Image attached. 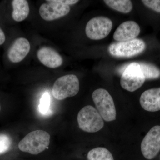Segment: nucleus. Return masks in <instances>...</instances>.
<instances>
[{"label":"nucleus","instance_id":"obj_17","mask_svg":"<svg viewBox=\"0 0 160 160\" xmlns=\"http://www.w3.org/2000/svg\"><path fill=\"white\" fill-rule=\"evenodd\" d=\"M138 63L146 80L156 79L160 77V70L157 66L150 63Z\"/></svg>","mask_w":160,"mask_h":160},{"label":"nucleus","instance_id":"obj_19","mask_svg":"<svg viewBox=\"0 0 160 160\" xmlns=\"http://www.w3.org/2000/svg\"><path fill=\"white\" fill-rule=\"evenodd\" d=\"M11 144V139L9 136L5 134H0V154L9 150Z\"/></svg>","mask_w":160,"mask_h":160},{"label":"nucleus","instance_id":"obj_6","mask_svg":"<svg viewBox=\"0 0 160 160\" xmlns=\"http://www.w3.org/2000/svg\"><path fill=\"white\" fill-rule=\"evenodd\" d=\"M146 81L139 64L130 63L126 67L121 76L120 83L123 89L134 92L140 88Z\"/></svg>","mask_w":160,"mask_h":160},{"label":"nucleus","instance_id":"obj_9","mask_svg":"<svg viewBox=\"0 0 160 160\" xmlns=\"http://www.w3.org/2000/svg\"><path fill=\"white\" fill-rule=\"evenodd\" d=\"M40 6L39 14L43 20L52 21L62 18L69 13L70 8L69 6L58 2L57 0L46 1Z\"/></svg>","mask_w":160,"mask_h":160},{"label":"nucleus","instance_id":"obj_18","mask_svg":"<svg viewBox=\"0 0 160 160\" xmlns=\"http://www.w3.org/2000/svg\"><path fill=\"white\" fill-rule=\"evenodd\" d=\"M50 103V95L49 92H45L40 100L38 108L40 113L44 115L49 114Z\"/></svg>","mask_w":160,"mask_h":160},{"label":"nucleus","instance_id":"obj_2","mask_svg":"<svg viewBox=\"0 0 160 160\" xmlns=\"http://www.w3.org/2000/svg\"><path fill=\"white\" fill-rule=\"evenodd\" d=\"M92 100L97 109L103 119L112 122L116 119V110L114 101L108 91L98 89L92 94Z\"/></svg>","mask_w":160,"mask_h":160},{"label":"nucleus","instance_id":"obj_10","mask_svg":"<svg viewBox=\"0 0 160 160\" xmlns=\"http://www.w3.org/2000/svg\"><path fill=\"white\" fill-rule=\"evenodd\" d=\"M141 32L140 26L134 21H128L121 24L115 32L113 37L115 41L124 42L133 40Z\"/></svg>","mask_w":160,"mask_h":160},{"label":"nucleus","instance_id":"obj_14","mask_svg":"<svg viewBox=\"0 0 160 160\" xmlns=\"http://www.w3.org/2000/svg\"><path fill=\"white\" fill-rule=\"evenodd\" d=\"M12 18L16 22H21L26 19L29 12L28 2L26 0H13Z\"/></svg>","mask_w":160,"mask_h":160},{"label":"nucleus","instance_id":"obj_22","mask_svg":"<svg viewBox=\"0 0 160 160\" xmlns=\"http://www.w3.org/2000/svg\"><path fill=\"white\" fill-rule=\"evenodd\" d=\"M6 41V36L3 30L0 28V46L2 45Z\"/></svg>","mask_w":160,"mask_h":160},{"label":"nucleus","instance_id":"obj_1","mask_svg":"<svg viewBox=\"0 0 160 160\" xmlns=\"http://www.w3.org/2000/svg\"><path fill=\"white\" fill-rule=\"evenodd\" d=\"M50 136L47 132L37 130L26 135L18 144V148L23 152L37 155L48 148Z\"/></svg>","mask_w":160,"mask_h":160},{"label":"nucleus","instance_id":"obj_23","mask_svg":"<svg viewBox=\"0 0 160 160\" xmlns=\"http://www.w3.org/2000/svg\"><path fill=\"white\" fill-rule=\"evenodd\" d=\"M0 110H1V106H0Z\"/></svg>","mask_w":160,"mask_h":160},{"label":"nucleus","instance_id":"obj_8","mask_svg":"<svg viewBox=\"0 0 160 160\" xmlns=\"http://www.w3.org/2000/svg\"><path fill=\"white\" fill-rule=\"evenodd\" d=\"M141 147L146 159L151 160L155 158L160 150V126H155L148 132L142 141Z\"/></svg>","mask_w":160,"mask_h":160},{"label":"nucleus","instance_id":"obj_15","mask_svg":"<svg viewBox=\"0 0 160 160\" xmlns=\"http://www.w3.org/2000/svg\"><path fill=\"white\" fill-rule=\"evenodd\" d=\"M104 2L111 9L122 13H129L132 10V2L129 0H104Z\"/></svg>","mask_w":160,"mask_h":160},{"label":"nucleus","instance_id":"obj_20","mask_svg":"<svg viewBox=\"0 0 160 160\" xmlns=\"http://www.w3.org/2000/svg\"><path fill=\"white\" fill-rule=\"evenodd\" d=\"M142 2L146 7L160 13V0H143Z\"/></svg>","mask_w":160,"mask_h":160},{"label":"nucleus","instance_id":"obj_4","mask_svg":"<svg viewBox=\"0 0 160 160\" xmlns=\"http://www.w3.org/2000/svg\"><path fill=\"white\" fill-rule=\"evenodd\" d=\"M79 87V81L76 76L66 75L58 78L55 81L52 86V95L58 100L72 97L78 94Z\"/></svg>","mask_w":160,"mask_h":160},{"label":"nucleus","instance_id":"obj_7","mask_svg":"<svg viewBox=\"0 0 160 160\" xmlns=\"http://www.w3.org/2000/svg\"><path fill=\"white\" fill-rule=\"evenodd\" d=\"M112 22L109 18L99 16L92 18L87 23L86 33L87 37L93 40L105 38L111 32Z\"/></svg>","mask_w":160,"mask_h":160},{"label":"nucleus","instance_id":"obj_13","mask_svg":"<svg viewBox=\"0 0 160 160\" xmlns=\"http://www.w3.org/2000/svg\"><path fill=\"white\" fill-rule=\"evenodd\" d=\"M37 57L42 64L49 68H58L63 63V59L61 56L50 47H43L39 49Z\"/></svg>","mask_w":160,"mask_h":160},{"label":"nucleus","instance_id":"obj_3","mask_svg":"<svg viewBox=\"0 0 160 160\" xmlns=\"http://www.w3.org/2000/svg\"><path fill=\"white\" fill-rule=\"evenodd\" d=\"M77 120L80 129L86 132H96L104 127L102 118L97 109L91 106L81 109L78 113Z\"/></svg>","mask_w":160,"mask_h":160},{"label":"nucleus","instance_id":"obj_21","mask_svg":"<svg viewBox=\"0 0 160 160\" xmlns=\"http://www.w3.org/2000/svg\"><path fill=\"white\" fill-rule=\"evenodd\" d=\"M57 2L64 5L69 6V5H74L78 2L79 1L78 0H57Z\"/></svg>","mask_w":160,"mask_h":160},{"label":"nucleus","instance_id":"obj_11","mask_svg":"<svg viewBox=\"0 0 160 160\" xmlns=\"http://www.w3.org/2000/svg\"><path fill=\"white\" fill-rule=\"evenodd\" d=\"M30 50V45L28 40L24 38H18L9 48L8 57L12 62L19 63L26 57Z\"/></svg>","mask_w":160,"mask_h":160},{"label":"nucleus","instance_id":"obj_5","mask_svg":"<svg viewBox=\"0 0 160 160\" xmlns=\"http://www.w3.org/2000/svg\"><path fill=\"white\" fill-rule=\"evenodd\" d=\"M146 48V43L143 40L135 38L112 43L109 46L108 51L114 57L129 58L140 54Z\"/></svg>","mask_w":160,"mask_h":160},{"label":"nucleus","instance_id":"obj_16","mask_svg":"<svg viewBox=\"0 0 160 160\" xmlns=\"http://www.w3.org/2000/svg\"><path fill=\"white\" fill-rule=\"evenodd\" d=\"M88 160H114L111 152L103 147L91 149L87 154Z\"/></svg>","mask_w":160,"mask_h":160},{"label":"nucleus","instance_id":"obj_12","mask_svg":"<svg viewBox=\"0 0 160 160\" xmlns=\"http://www.w3.org/2000/svg\"><path fill=\"white\" fill-rule=\"evenodd\" d=\"M142 108L146 111L160 110V88L148 89L143 92L140 98Z\"/></svg>","mask_w":160,"mask_h":160}]
</instances>
